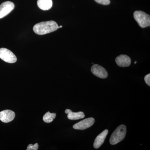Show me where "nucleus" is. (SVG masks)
<instances>
[{"label":"nucleus","mask_w":150,"mask_h":150,"mask_svg":"<svg viewBox=\"0 0 150 150\" xmlns=\"http://www.w3.org/2000/svg\"><path fill=\"white\" fill-rule=\"evenodd\" d=\"M59 28V26L54 21L42 22L33 26V30L38 35H42L54 32Z\"/></svg>","instance_id":"f257e3e1"},{"label":"nucleus","mask_w":150,"mask_h":150,"mask_svg":"<svg viewBox=\"0 0 150 150\" xmlns=\"http://www.w3.org/2000/svg\"><path fill=\"white\" fill-rule=\"evenodd\" d=\"M126 133V127L124 125H121L117 127L111 135L110 143L111 145H115L124 139Z\"/></svg>","instance_id":"f03ea898"},{"label":"nucleus","mask_w":150,"mask_h":150,"mask_svg":"<svg viewBox=\"0 0 150 150\" xmlns=\"http://www.w3.org/2000/svg\"><path fill=\"white\" fill-rule=\"evenodd\" d=\"M134 18L140 27L144 28L150 25V16L148 14L141 11L134 12Z\"/></svg>","instance_id":"7ed1b4c3"},{"label":"nucleus","mask_w":150,"mask_h":150,"mask_svg":"<svg viewBox=\"0 0 150 150\" xmlns=\"http://www.w3.org/2000/svg\"><path fill=\"white\" fill-rule=\"evenodd\" d=\"M0 59L10 64L15 63L17 61L15 55L10 50L6 48H0Z\"/></svg>","instance_id":"20e7f679"},{"label":"nucleus","mask_w":150,"mask_h":150,"mask_svg":"<svg viewBox=\"0 0 150 150\" xmlns=\"http://www.w3.org/2000/svg\"><path fill=\"white\" fill-rule=\"evenodd\" d=\"M14 7L13 3L9 1L4 2L1 4L0 5V19L4 17L10 13Z\"/></svg>","instance_id":"39448f33"},{"label":"nucleus","mask_w":150,"mask_h":150,"mask_svg":"<svg viewBox=\"0 0 150 150\" xmlns=\"http://www.w3.org/2000/svg\"><path fill=\"white\" fill-rule=\"evenodd\" d=\"M95 122L94 118H87L79 123H76L73 126V128L77 130H83L91 127Z\"/></svg>","instance_id":"423d86ee"},{"label":"nucleus","mask_w":150,"mask_h":150,"mask_svg":"<svg viewBox=\"0 0 150 150\" xmlns=\"http://www.w3.org/2000/svg\"><path fill=\"white\" fill-rule=\"evenodd\" d=\"M91 71L93 75L100 79H105L108 76L106 70L98 64L93 65L91 67Z\"/></svg>","instance_id":"0eeeda50"},{"label":"nucleus","mask_w":150,"mask_h":150,"mask_svg":"<svg viewBox=\"0 0 150 150\" xmlns=\"http://www.w3.org/2000/svg\"><path fill=\"white\" fill-rule=\"evenodd\" d=\"M15 113L12 110H6L0 112V120L4 123H9L13 120Z\"/></svg>","instance_id":"6e6552de"},{"label":"nucleus","mask_w":150,"mask_h":150,"mask_svg":"<svg viewBox=\"0 0 150 150\" xmlns=\"http://www.w3.org/2000/svg\"><path fill=\"white\" fill-rule=\"evenodd\" d=\"M131 59L127 55H121L115 59V62L119 67H128L131 65Z\"/></svg>","instance_id":"1a4fd4ad"},{"label":"nucleus","mask_w":150,"mask_h":150,"mask_svg":"<svg viewBox=\"0 0 150 150\" xmlns=\"http://www.w3.org/2000/svg\"><path fill=\"white\" fill-rule=\"evenodd\" d=\"M108 133V130L105 129L96 137L94 142V148L97 149L100 147V146L104 143Z\"/></svg>","instance_id":"9d476101"},{"label":"nucleus","mask_w":150,"mask_h":150,"mask_svg":"<svg viewBox=\"0 0 150 150\" xmlns=\"http://www.w3.org/2000/svg\"><path fill=\"white\" fill-rule=\"evenodd\" d=\"M65 113L68 114L67 117L70 120H76L84 118V113L81 111L78 112H73L71 110L69 109L65 110Z\"/></svg>","instance_id":"9b49d317"},{"label":"nucleus","mask_w":150,"mask_h":150,"mask_svg":"<svg viewBox=\"0 0 150 150\" xmlns=\"http://www.w3.org/2000/svg\"><path fill=\"white\" fill-rule=\"evenodd\" d=\"M37 5L40 9L47 11L51 8L53 2L52 0H38Z\"/></svg>","instance_id":"f8f14e48"},{"label":"nucleus","mask_w":150,"mask_h":150,"mask_svg":"<svg viewBox=\"0 0 150 150\" xmlns=\"http://www.w3.org/2000/svg\"><path fill=\"white\" fill-rule=\"evenodd\" d=\"M56 117V113H51L48 111L43 115V120L46 123H50L53 121Z\"/></svg>","instance_id":"ddd939ff"},{"label":"nucleus","mask_w":150,"mask_h":150,"mask_svg":"<svg viewBox=\"0 0 150 150\" xmlns=\"http://www.w3.org/2000/svg\"><path fill=\"white\" fill-rule=\"evenodd\" d=\"M38 145L37 143L33 145L30 144L28 146L27 150H37L38 149Z\"/></svg>","instance_id":"4468645a"},{"label":"nucleus","mask_w":150,"mask_h":150,"mask_svg":"<svg viewBox=\"0 0 150 150\" xmlns=\"http://www.w3.org/2000/svg\"><path fill=\"white\" fill-rule=\"evenodd\" d=\"M95 1L98 4L104 5H109L110 3V0H95Z\"/></svg>","instance_id":"2eb2a0df"},{"label":"nucleus","mask_w":150,"mask_h":150,"mask_svg":"<svg viewBox=\"0 0 150 150\" xmlns=\"http://www.w3.org/2000/svg\"><path fill=\"white\" fill-rule=\"evenodd\" d=\"M144 80L145 82L149 86H150V74H148L146 75L144 77Z\"/></svg>","instance_id":"dca6fc26"},{"label":"nucleus","mask_w":150,"mask_h":150,"mask_svg":"<svg viewBox=\"0 0 150 150\" xmlns=\"http://www.w3.org/2000/svg\"><path fill=\"white\" fill-rule=\"evenodd\" d=\"M137 62H134V64H137Z\"/></svg>","instance_id":"f3484780"}]
</instances>
